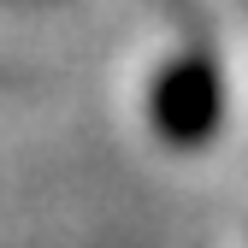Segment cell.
<instances>
[{
  "instance_id": "cell-1",
  "label": "cell",
  "mask_w": 248,
  "mask_h": 248,
  "mask_svg": "<svg viewBox=\"0 0 248 248\" xmlns=\"http://www.w3.org/2000/svg\"><path fill=\"white\" fill-rule=\"evenodd\" d=\"M154 124L171 142H201L219 124V77L207 59H177V65L154 83Z\"/></svg>"
}]
</instances>
